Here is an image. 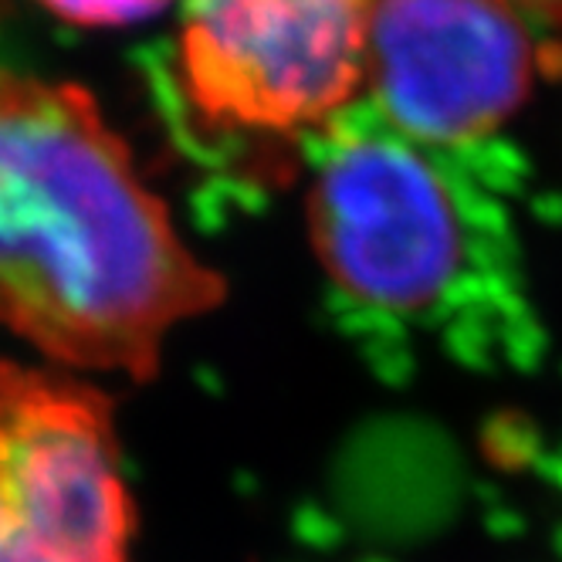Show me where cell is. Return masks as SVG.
<instances>
[{
    "label": "cell",
    "mask_w": 562,
    "mask_h": 562,
    "mask_svg": "<svg viewBox=\"0 0 562 562\" xmlns=\"http://www.w3.org/2000/svg\"><path fill=\"white\" fill-rule=\"evenodd\" d=\"M224 292L92 92L0 65V326L55 367L149 380Z\"/></svg>",
    "instance_id": "6da1fadb"
},
{
    "label": "cell",
    "mask_w": 562,
    "mask_h": 562,
    "mask_svg": "<svg viewBox=\"0 0 562 562\" xmlns=\"http://www.w3.org/2000/svg\"><path fill=\"white\" fill-rule=\"evenodd\" d=\"M55 18L89 27H123L139 24L164 11L170 0H37Z\"/></svg>",
    "instance_id": "8992f818"
},
{
    "label": "cell",
    "mask_w": 562,
    "mask_h": 562,
    "mask_svg": "<svg viewBox=\"0 0 562 562\" xmlns=\"http://www.w3.org/2000/svg\"><path fill=\"white\" fill-rule=\"evenodd\" d=\"M133 532L109 400L0 363V562H130Z\"/></svg>",
    "instance_id": "277c9868"
},
{
    "label": "cell",
    "mask_w": 562,
    "mask_h": 562,
    "mask_svg": "<svg viewBox=\"0 0 562 562\" xmlns=\"http://www.w3.org/2000/svg\"><path fill=\"white\" fill-rule=\"evenodd\" d=\"M305 224L333 289L359 312L424 326L461 289L471 231L434 149L363 95L312 133Z\"/></svg>",
    "instance_id": "7a4b0ae2"
},
{
    "label": "cell",
    "mask_w": 562,
    "mask_h": 562,
    "mask_svg": "<svg viewBox=\"0 0 562 562\" xmlns=\"http://www.w3.org/2000/svg\"><path fill=\"white\" fill-rule=\"evenodd\" d=\"M373 0H183L177 75L221 133H315L367 95Z\"/></svg>",
    "instance_id": "3957f363"
},
{
    "label": "cell",
    "mask_w": 562,
    "mask_h": 562,
    "mask_svg": "<svg viewBox=\"0 0 562 562\" xmlns=\"http://www.w3.org/2000/svg\"><path fill=\"white\" fill-rule=\"evenodd\" d=\"M508 4L526 14L529 21L562 27V0H508Z\"/></svg>",
    "instance_id": "52a82bcc"
},
{
    "label": "cell",
    "mask_w": 562,
    "mask_h": 562,
    "mask_svg": "<svg viewBox=\"0 0 562 562\" xmlns=\"http://www.w3.org/2000/svg\"><path fill=\"white\" fill-rule=\"evenodd\" d=\"M529 24L508 0H373L370 105L427 149L492 136L532 92Z\"/></svg>",
    "instance_id": "5b68a950"
}]
</instances>
